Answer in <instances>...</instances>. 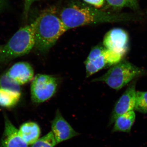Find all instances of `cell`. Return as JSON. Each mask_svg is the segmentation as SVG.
I'll list each match as a JSON object with an SVG mask.
<instances>
[{
    "label": "cell",
    "instance_id": "obj_21",
    "mask_svg": "<svg viewBox=\"0 0 147 147\" xmlns=\"http://www.w3.org/2000/svg\"><path fill=\"white\" fill-rule=\"evenodd\" d=\"M7 0H0V10L3 9L6 6Z\"/></svg>",
    "mask_w": 147,
    "mask_h": 147
},
{
    "label": "cell",
    "instance_id": "obj_1",
    "mask_svg": "<svg viewBox=\"0 0 147 147\" xmlns=\"http://www.w3.org/2000/svg\"><path fill=\"white\" fill-rule=\"evenodd\" d=\"M60 18L67 30L87 25L138 21L141 16L129 13H113L95 7L72 5L61 11Z\"/></svg>",
    "mask_w": 147,
    "mask_h": 147
},
{
    "label": "cell",
    "instance_id": "obj_12",
    "mask_svg": "<svg viewBox=\"0 0 147 147\" xmlns=\"http://www.w3.org/2000/svg\"><path fill=\"white\" fill-rule=\"evenodd\" d=\"M136 119L134 110L129 111L119 116L114 121L112 131L129 133Z\"/></svg>",
    "mask_w": 147,
    "mask_h": 147
},
{
    "label": "cell",
    "instance_id": "obj_4",
    "mask_svg": "<svg viewBox=\"0 0 147 147\" xmlns=\"http://www.w3.org/2000/svg\"><path fill=\"white\" fill-rule=\"evenodd\" d=\"M143 72L144 70L142 68L122 59L112 66L105 74L92 82H104L110 88L119 90Z\"/></svg>",
    "mask_w": 147,
    "mask_h": 147
},
{
    "label": "cell",
    "instance_id": "obj_2",
    "mask_svg": "<svg viewBox=\"0 0 147 147\" xmlns=\"http://www.w3.org/2000/svg\"><path fill=\"white\" fill-rule=\"evenodd\" d=\"M33 23L35 38L34 48L41 53H47L68 30L53 8L42 11Z\"/></svg>",
    "mask_w": 147,
    "mask_h": 147
},
{
    "label": "cell",
    "instance_id": "obj_10",
    "mask_svg": "<svg viewBox=\"0 0 147 147\" xmlns=\"http://www.w3.org/2000/svg\"><path fill=\"white\" fill-rule=\"evenodd\" d=\"M4 131L1 147H28V144L19 134L18 130L6 117L5 118Z\"/></svg>",
    "mask_w": 147,
    "mask_h": 147
},
{
    "label": "cell",
    "instance_id": "obj_22",
    "mask_svg": "<svg viewBox=\"0 0 147 147\" xmlns=\"http://www.w3.org/2000/svg\"><path fill=\"white\" fill-rule=\"evenodd\" d=\"M3 46H1L0 45V53H1V52L2 50Z\"/></svg>",
    "mask_w": 147,
    "mask_h": 147
},
{
    "label": "cell",
    "instance_id": "obj_6",
    "mask_svg": "<svg viewBox=\"0 0 147 147\" xmlns=\"http://www.w3.org/2000/svg\"><path fill=\"white\" fill-rule=\"evenodd\" d=\"M105 48L117 53L123 57L129 48V36L126 31L115 28L105 34L103 40Z\"/></svg>",
    "mask_w": 147,
    "mask_h": 147
},
{
    "label": "cell",
    "instance_id": "obj_16",
    "mask_svg": "<svg viewBox=\"0 0 147 147\" xmlns=\"http://www.w3.org/2000/svg\"><path fill=\"white\" fill-rule=\"evenodd\" d=\"M57 142L52 131L40 138L31 147H54Z\"/></svg>",
    "mask_w": 147,
    "mask_h": 147
},
{
    "label": "cell",
    "instance_id": "obj_13",
    "mask_svg": "<svg viewBox=\"0 0 147 147\" xmlns=\"http://www.w3.org/2000/svg\"><path fill=\"white\" fill-rule=\"evenodd\" d=\"M21 97V92L0 88V106L1 107L12 108L18 103Z\"/></svg>",
    "mask_w": 147,
    "mask_h": 147
},
{
    "label": "cell",
    "instance_id": "obj_11",
    "mask_svg": "<svg viewBox=\"0 0 147 147\" xmlns=\"http://www.w3.org/2000/svg\"><path fill=\"white\" fill-rule=\"evenodd\" d=\"M18 132L25 142L28 145H31L34 144L39 139L40 129L36 123L28 122L21 125Z\"/></svg>",
    "mask_w": 147,
    "mask_h": 147
},
{
    "label": "cell",
    "instance_id": "obj_14",
    "mask_svg": "<svg viewBox=\"0 0 147 147\" xmlns=\"http://www.w3.org/2000/svg\"><path fill=\"white\" fill-rule=\"evenodd\" d=\"M85 64L86 65V77H90L100 69L104 68L106 66H108V64L105 60L103 54L91 60H86Z\"/></svg>",
    "mask_w": 147,
    "mask_h": 147
},
{
    "label": "cell",
    "instance_id": "obj_17",
    "mask_svg": "<svg viewBox=\"0 0 147 147\" xmlns=\"http://www.w3.org/2000/svg\"><path fill=\"white\" fill-rule=\"evenodd\" d=\"M134 110L143 114L147 113V92H137Z\"/></svg>",
    "mask_w": 147,
    "mask_h": 147
},
{
    "label": "cell",
    "instance_id": "obj_20",
    "mask_svg": "<svg viewBox=\"0 0 147 147\" xmlns=\"http://www.w3.org/2000/svg\"><path fill=\"white\" fill-rule=\"evenodd\" d=\"M37 0H25L24 13L26 18L28 17L29 11L32 5Z\"/></svg>",
    "mask_w": 147,
    "mask_h": 147
},
{
    "label": "cell",
    "instance_id": "obj_18",
    "mask_svg": "<svg viewBox=\"0 0 147 147\" xmlns=\"http://www.w3.org/2000/svg\"><path fill=\"white\" fill-rule=\"evenodd\" d=\"M103 55L109 66L115 65L122 60L123 57L120 55L105 47Z\"/></svg>",
    "mask_w": 147,
    "mask_h": 147
},
{
    "label": "cell",
    "instance_id": "obj_5",
    "mask_svg": "<svg viewBox=\"0 0 147 147\" xmlns=\"http://www.w3.org/2000/svg\"><path fill=\"white\" fill-rule=\"evenodd\" d=\"M57 86L55 77L46 74H37L31 84L32 101L40 103L49 100L55 94Z\"/></svg>",
    "mask_w": 147,
    "mask_h": 147
},
{
    "label": "cell",
    "instance_id": "obj_7",
    "mask_svg": "<svg viewBox=\"0 0 147 147\" xmlns=\"http://www.w3.org/2000/svg\"><path fill=\"white\" fill-rule=\"evenodd\" d=\"M137 92L135 83H132L116 102L109 121V125L114 123L119 116L134 110L136 105Z\"/></svg>",
    "mask_w": 147,
    "mask_h": 147
},
{
    "label": "cell",
    "instance_id": "obj_9",
    "mask_svg": "<svg viewBox=\"0 0 147 147\" xmlns=\"http://www.w3.org/2000/svg\"><path fill=\"white\" fill-rule=\"evenodd\" d=\"M18 85H24L34 79L33 69L28 63L19 62L14 64L5 73Z\"/></svg>",
    "mask_w": 147,
    "mask_h": 147
},
{
    "label": "cell",
    "instance_id": "obj_8",
    "mask_svg": "<svg viewBox=\"0 0 147 147\" xmlns=\"http://www.w3.org/2000/svg\"><path fill=\"white\" fill-rule=\"evenodd\" d=\"M51 128L57 144L79 135L64 118L59 110L56 112L55 119L52 121Z\"/></svg>",
    "mask_w": 147,
    "mask_h": 147
},
{
    "label": "cell",
    "instance_id": "obj_19",
    "mask_svg": "<svg viewBox=\"0 0 147 147\" xmlns=\"http://www.w3.org/2000/svg\"><path fill=\"white\" fill-rule=\"evenodd\" d=\"M83 1L96 8L102 7L105 2V0H83Z\"/></svg>",
    "mask_w": 147,
    "mask_h": 147
},
{
    "label": "cell",
    "instance_id": "obj_3",
    "mask_svg": "<svg viewBox=\"0 0 147 147\" xmlns=\"http://www.w3.org/2000/svg\"><path fill=\"white\" fill-rule=\"evenodd\" d=\"M35 44L34 24L21 28L13 34L0 53V63H5L15 58L26 55Z\"/></svg>",
    "mask_w": 147,
    "mask_h": 147
},
{
    "label": "cell",
    "instance_id": "obj_15",
    "mask_svg": "<svg viewBox=\"0 0 147 147\" xmlns=\"http://www.w3.org/2000/svg\"><path fill=\"white\" fill-rule=\"evenodd\" d=\"M108 5L115 9L129 8L132 10H139L138 0H105Z\"/></svg>",
    "mask_w": 147,
    "mask_h": 147
}]
</instances>
